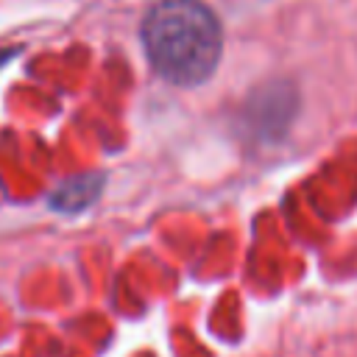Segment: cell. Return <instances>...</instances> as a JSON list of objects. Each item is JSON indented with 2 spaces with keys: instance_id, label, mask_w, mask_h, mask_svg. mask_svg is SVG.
I'll list each match as a JSON object with an SVG mask.
<instances>
[{
  "instance_id": "cell-1",
  "label": "cell",
  "mask_w": 357,
  "mask_h": 357,
  "mask_svg": "<svg viewBox=\"0 0 357 357\" xmlns=\"http://www.w3.org/2000/svg\"><path fill=\"white\" fill-rule=\"evenodd\" d=\"M142 45L165 81L195 86L215 73L223 33L218 17L201 0H162L142 22Z\"/></svg>"
},
{
  "instance_id": "cell-2",
  "label": "cell",
  "mask_w": 357,
  "mask_h": 357,
  "mask_svg": "<svg viewBox=\"0 0 357 357\" xmlns=\"http://www.w3.org/2000/svg\"><path fill=\"white\" fill-rule=\"evenodd\" d=\"M98 192V181L95 178H78V181H70L64 184L56 195H53V206L59 209H67V212H75L81 206H86Z\"/></svg>"
}]
</instances>
